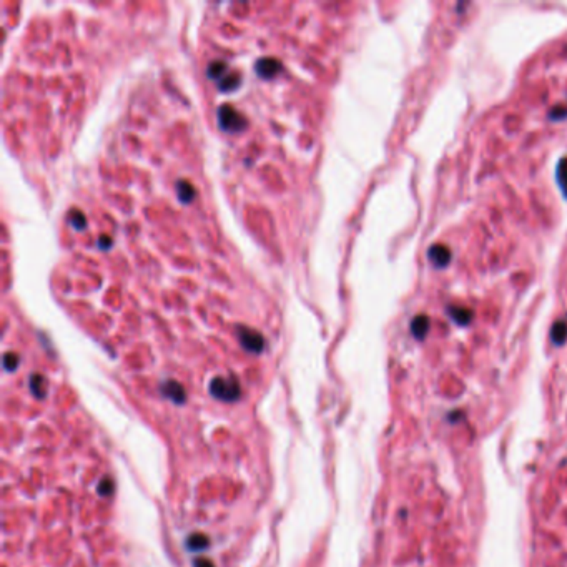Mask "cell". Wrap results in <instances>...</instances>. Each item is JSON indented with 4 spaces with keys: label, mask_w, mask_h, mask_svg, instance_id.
I'll list each match as a JSON object with an SVG mask.
<instances>
[{
    "label": "cell",
    "mask_w": 567,
    "mask_h": 567,
    "mask_svg": "<svg viewBox=\"0 0 567 567\" xmlns=\"http://www.w3.org/2000/svg\"><path fill=\"white\" fill-rule=\"evenodd\" d=\"M551 339L556 346H562L567 341V320H557L551 328Z\"/></svg>",
    "instance_id": "5"
},
{
    "label": "cell",
    "mask_w": 567,
    "mask_h": 567,
    "mask_svg": "<svg viewBox=\"0 0 567 567\" xmlns=\"http://www.w3.org/2000/svg\"><path fill=\"white\" fill-rule=\"evenodd\" d=\"M186 546H189L190 551H203V549H207L210 546V543H208V538L203 534H193L189 538V543H186Z\"/></svg>",
    "instance_id": "8"
},
{
    "label": "cell",
    "mask_w": 567,
    "mask_h": 567,
    "mask_svg": "<svg viewBox=\"0 0 567 567\" xmlns=\"http://www.w3.org/2000/svg\"><path fill=\"white\" fill-rule=\"evenodd\" d=\"M549 120H554V122H559V120H566L567 119V108L566 107H554L551 112L547 113Z\"/></svg>",
    "instance_id": "9"
},
{
    "label": "cell",
    "mask_w": 567,
    "mask_h": 567,
    "mask_svg": "<svg viewBox=\"0 0 567 567\" xmlns=\"http://www.w3.org/2000/svg\"><path fill=\"white\" fill-rule=\"evenodd\" d=\"M429 328H431V321L426 315H418L413 318L411 333L416 339H420V341L421 339H425L427 337V333H429Z\"/></svg>",
    "instance_id": "3"
},
{
    "label": "cell",
    "mask_w": 567,
    "mask_h": 567,
    "mask_svg": "<svg viewBox=\"0 0 567 567\" xmlns=\"http://www.w3.org/2000/svg\"><path fill=\"white\" fill-rule=\"evenodd\" d=\"M212 395L221 401H235L240 396V385L235 379L216 378L212 383Z\"/></svg>",
    "instance_id": "1"
},
{
    "label": "cell",
    "mask_w": 567,
    "mask_h": 567,
    "mask_svg": "<svg viewBox=\"0 0 567 567\" xmlns=\"http://www.w3.org/2000/svg\"><path fill=\"white\" fill-rule=\"evenodd\" d=\"M195 567H215L208 559H196Z\"/></svg>",
    "instance_id": "11"
},
{
    "label": "cell",
    "mask_w": 567,
    "mask_h": 567,
    "mask_svg": "<svg viewBox=\"0 0 567 567\" xmlns=\"http://www.w3.org/2000/svg\"><path fill=\"white\" fill-rule=\"evenodd\" d=\"M427 260L433 263L434 268H446V266L451 263L452 260V255H451V250H449L448 246L444 245H433L429 246V250H427Z\"/></svg>",
    "instance_id": "2"
},
{
    "label": "cell",
    "mask_w": 567,
    "mask_h": 567,
    "mask_svg": "<svg viewBox=\"0 0 567 567\" xmlns=\"http://www.w3.org/2000/svg\"><path fill=\"white\" fill-rule=\"evenodd\" d=\"M163 395L175 401V403H183V401H185L183 388L180 385H177V383H167V385H163Z\"/></svg>",
    "instance_id": "7"
},
{
    "label": "cell",
    "mask_w": 567,
    "mask_h": 567,
    "mask_svg": "<svg viewBox=\"0 0 567 567\" xmlns=\"http://www.w3.org/2000/svg\"><path fill=\"white\" fill-rule=\"evenodd\" d=\"M448 316L451 318L456 325L459 326H468L471 321H473V311L469 308L464 307H449L448 308Z\"/></svg>",
    "instance_id": "4"
},
{
    "label": "cell",
    "mask_w": 567,
    "mask_h": 567,
    "mask_svg": "<svg viewBox=\"0 0 567 567\" xmlns=\"http://www.w3.org/2000/svg\"><path fill=\"white\" fill-rule=\"evenodd\" d=\"M112 489H113V484H112L110 479H103V481L100 483V492H102L103 496L110 494Z\"/></svg>",
    "instance_id": "10"
},
{
    "label": "cell",
    "mask_w": 567,
    "mask_h": 567,
    "mask_svg": "<svg viewBox=\"0 0 567 567\" xmlns=\"http://www.w3.org/2000/svg\"><path fill=\"white\" fill-rule=\"evenodd\" d=\"M556 180L559 185L561 193L567 200V156H562L556 167Z\"/></svg>",
    "instance_id": "6"
}]
</instances>
